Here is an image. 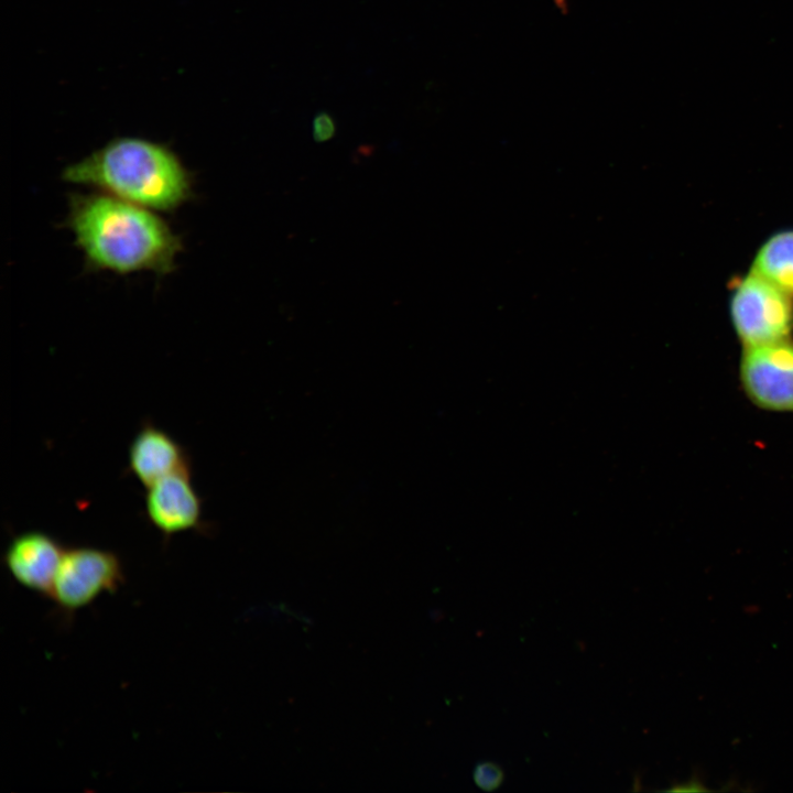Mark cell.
Segmentation results:
<instances>
[{
	"instance_id": "7",
	"label": "cell",
	"mask_w": 793,
	"mask_h": 793,
	"mask_svg": "<svg viewBox=\"0 0 793 793\" xmlns=\"http://www.w3.org/2000/svg\"><path fill=\"white\" fill-rule=\"evenodd\" d=\"M64 551L47 533L26 531L9 542L3 563L19 585L48 598Z\"/></svg>"
},
{
	"instance_id": "2",
	"label": "cell",
	"mask_w": 793,
	"mask_h": 793,
	"mask_svg": "<svg viewBox=\"0 0 793 793\" xmlns=\"http://www.w3.org/2000/svg\"><path fill=\"white\" fill-rule=\"evenodd\" d=\"M62 178L154 211L173 213L194 196L192 173L167 145L120 137L66 166Z\"/></svg>"
},
{
	"instance_id": "5",
	"label": "cell",
	"mask_w": 793,
	"mask_h": 793,
	"mask_svg": "<svg viewBox=\"0 0 793 793\" xmlns=\"http://www.w3.org/2000/svg\"><path fill=\"white\" fill-rule=\"evenodd\" d=\"M739 379L756 406L793 412V339L743 347Z\"/></svg>"
},
{
	"instance_id": "8",
	"label": "cell",
	"mask_w": 793,
	"mask_h": 793,
	"mask_svg": "<svg viewBox=\"0 0 793 793\" xmlns=\"http://www.w3.org/2000/svg\"><path fill=\"white\" fill-rule=\"evenodd\" d=\"M129 467L148 488L175 471L191 467L185 449L167 432L144 423L129 447Z\"/></svg>"
},
{
	"instance_id": "11",
	"label": "cell",
	"mask_w": 793,
	"mask_h": 793,
	"mask_svg": "<svg viewBox=\"0 0 793 793\" xmlns=\"http://www.w3.org/2000/svg\"><path fill=\"white\" fill-rule=\"evenodd\" d=\"M336 134V122L333 116L326 111L315 115L312 122V135L316 142H326Z\"/></svg>"
},
{
	"instance_id": "12",
	"label": "cell",
	"mask_w": 793,
	"mask_h": 793,
	"mask_svg": "<svg viewBox=\"0 0 793 793\" xmlns=\"http://www.w3.org/2000/svg\"><path fill=\"white\" fill-rule=\"evenodd\" d=\"M704 786L700 785L697 781H689L687 783H683L680 785H675L674 787L670 789V791L673 792H688V791H703Z\"/></svg>"
},
{
	"instance_id": "3",
	"label": "cell",
	"mask_w": 793,
	"mask_h": 793,
	"mask_svg": "<svg viewBox=\"0 0 793 793\" xmlns=\"http://www.w3.org/2000/svg\"><path fill=\"white\" fill-rule=\"evenodd\" d=\"M124 582L119 556L94 546L65 548L48 599L67 619Z\"/></svg>"
},
{
	"instance_id": "9",
	"label": "cell",
	"mask_w": 793,
	"mask_h": 793,
	"mask_svg": "<svg viewBox=\"0 0 793 793\" xmlns=\"http://www.w3.org/2000/svg\"><path fill=\"white\" fill-rule=\"evenodd\" d=\"M750 272L793 297V230L769 237L757 251Z\"/></svg>"
},
{
	"instance_id": "6",
	"label": "cell",
	"mask_w": 793,
	"mask_h": 793,
	"mask_svg": "<svg viewBox=\"0 0 793 793\" xmlns=\"http://www.w3.org/2000/svg\"><path fill=\"white\" fill-rule=\"evenodd\" d=\"M145 512L165 537L202 528V499L191 480V467L146 488Z\"/></svg>"
},
{
	"instance_id": "4",
	"label": "cell",
	"mask_w": 793,
	"mask_h": 793,
	"mask_svg": "<svg viewBox=\"0 0 793 793\" xmlns=\"http://www.w3.org/2000/svg\"><path fill=\"white\" fill-rule=\"evenodd\" d=\"M730 316L742 347L787 339L793 332V297L749 272L734 290Z\"/></svg>"
},
{
	"instance_id": "1",
	"label": "cell",
	"mask_w": 793,
	"mask_h": 793,
	"mask_svg": "<svg viewBox=\"0 0 793 793\" xmlns=\"http://www.w3.org/2000/svg\"><path fill=\"white\" fill-rule=\"evenodd\" d=\"M66 225L95 271L166 275L183 250L157 211L99 191L70 195Z\"/></svg>"
},
{
	"instance_id": "10",
	"label": "cell",
	"mask_w": 793,
	"mask_h": 793,
	"mask_svg": "<svg viewBox=\"0 0 793 793\" xmlns=\"http://www.w3.org/2000/svg\"><path fill=\"white\" fill-rule=\"evenodd\" d=\"M474 781L481 790L493 791L501 785L503 771L493 762H481L475 767Z\"/></svg>"
}]
</instances>
